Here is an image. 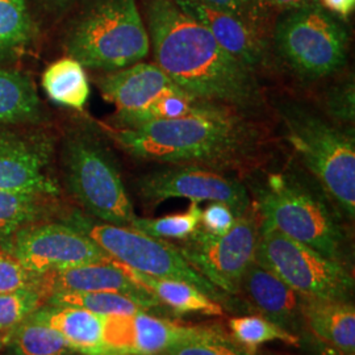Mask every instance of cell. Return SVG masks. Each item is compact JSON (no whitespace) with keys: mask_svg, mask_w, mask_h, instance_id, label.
Instances as JSON below:
<instances>
[{"mask_svg":"<svg viewBox=\"0 0 355 355\" xmlns=\"http://www.w3.org/2000/svg\"><path fill=\"white\" fill-rule=\"evenodd\" d=\"M120 263V262H119ZM130 279L146 292L153 295L162 306L178 315L200 313L207 316H223L224 309L205 293L187 282L178 279L155 278L132 270L120 263Z\"/></svg>","mask_w":355,"mask_h":355,"instance_id":"cell-21","label":"cell"},{"mask_svg":"<svg viewBox=\"0 0 355 355\" xmlns=\"http://www.w3.org/2000/svg\"><path fill=\"white\" fill-rule=\"evenodd\" d=\"M42 290L46 299L51 293L66 292H119L137 299L150 311L162 305L130 279L117 261L89 263L53 271L42 275Z\"/></svg>","mask_w":355,"mask_h":355,"instance_id":"cell-17","label":"cell"},{"mask_svg":"<svg viewBox=\"0 0 355 355\" xmlns=\"http://www.w3.org/2000/svg\"><path fill=\"white\" fill-rule=\"evenodd\" d=\"M44 6H46L48 8L58 11V10H64L66 7H69L74 0H40Z\"/></svg>","mask_w":355,"mask_h":355,"instance_id":"cell-40","label":"cell"},{"mask_svg":"<svg viewBox=\"0 0 355 355\" xmlns=\"http://www.w3.org/2000/svg\"><path fill=\"white\" fill-rule=\"evenodd\" d=\"M324 108L334 124L353 125L355 120V87L353 78H345L324 94Z\"/></svg>","mask_w":355,"mask_h":355,"instance_id":"cell-33","label":"cell"},{"mask_svg":"<svg viewBox=\"0 0 355 355\" xmlns=\"http://www.w3.org/2000/svg\"><path fill=\"white\" fill-rule=\"evenodd\" d=\"M103 98L116 108L114 117L139 112L167 95L184 92L154 62H137L111 71L98 82Z\"/></svg>","mask_w":355,"mask_h":355,"instance_id":"cell-16","label":"cell"},{"mask_svg":"<svg viewBox=\"0 0 355 355\" xmlns=\"http://www.w3.org/2000/svg\"><path fill=\"white\" fill-rule=\"evenodd\" d=\"M246 116L223 108L107 132L123 150L139 159L224 170L248 164L259 150L261 132Z\"/></svg>","mask_w":355,"mask_h":355,"instance_id":"cell-2","label":"cell"},{"mask_svg":"<svg viewBox=\"0 0 355 355\" xmlns=\"http://www.w3.org/2000/svg\"><path fill=\"white\" fill-rule=\"evenodd\" d=\"M105 355H116V354H105Z\"/></svg>","mask_w":355,"mask_h":355,"instance_id":"cell-42","label":"cell"},{"mask_svg":"<svg viewBox=\"0 0 355 355\" xmlns=\"http://www.w3.org/2000/svg\"><path fill=\"white\" fill-rule=\"evenodd\" d=\"M136 190L142 202L155 207L168 199H189L195 203L228 204L237 216L246 214L253 199L248 187L223 170L187 164H164L141 175Z\"/></svg>","mask_w":355,"mask_h":355,"instance_id":"cell-11","label":"cell"},{"mask_svg":"<svg viewBox=\"0 0 355 355\" xmlns=\"http://www.w3.org/2000/svg\"><path fill=\"white\" fill-rule=\"evenodd\" d=\"M202 208L199 203L191 202L190 207L184 212L173 214V215L146 218L136 217L130 228L136 229L144 234H148L154 239L161 240H177L184 241L192 236L200 227Z\"/></svg>","mask_w":355,"mask_h":355,"instance_id":"cell-28","label":"cell"},{"mask_svg":"<svg viewBox=\"0 0 355 355\" xmlns=\"http://www.w3.org/2000/svg\"><path fill=\"white\" fill-rule=\"evenodd\" d=\"M64 182L76 202L96 220L130 227L137 217L107 146L89 130H73L62 148Z\"/></svg>","mask_w":355,"mask_h":355,"instance_id":"cell-7","label":"cell"},{"mask_svg":"<svg viewBox=\"0 0 355 355\" xmlns=\"http://www.w3.org/2000/svg\"><path fill=\"white\" fill-rule=\"evenodd\" d=\"M261 223L253 204L224 234H211L199 227L178 249L220 291L237 295L243 274L255 261Z\"/></svg>","mask_w":355,"mask_h":355,"instance_id":"cell-10","label":"cell"},{"mask_svg":"<svg viewBox=\"0 0 355 355\" xmlns=\"http://www.w3.org/2000/svg\"><path fill=\"white\" fill-rule=\"evenodd\" d=\"M32 35L26 0H0V57L20 51Z\"/></svg>","mask_w":355,"mask_h":355,"instance_id":"cell-30","label":"cell"},{"mask_svg":"<svg viewBox=\"0 0 355 355\" xmlns=\"http://www.w3.org/2000/svg\"><path fill=\"white\" fill-rule=\"evenodd\" d=\"M255 261L303 296L350 300L354 291V278L345 263L283 234L263 220Z\"/></svg>","mask_w":355,"mask_h":355,"instance_id":"cell-9","label":"cell"},{"mask_svg":"<svg viewBox=\"0 0 355 355\" xmlns=\"http://www.w3.org/2000/svg\"><path fill=\"white\" fill-rule=\"evenodd\" d=\"M40 114V99L31 78L0 69V124L33 121Z\"/></svg>","mask_w":355,"mask_h":355,"instance_id":"cell-23","label":"cell"},{"mask_svg":"<svg viewBox=\"0 0 355 355\" xmlns=\"http://www.w3.org/2000/svg\"><path fill=\"white\" fill-rule=\"evenodd\" d=\"M239 216L229 207L228 204L220 202H209L202 209L200 228L211 234H224L233 227Z\"/></svg>","mask_w":355,"mask_h":355,"instance_id":"cell-35","label":"cell"},{"mask_svg":"<svg viewBox=\"0 0 355 355\" xmlns=\"http://www.w3.org/2000/svg\"><path fill=\"white\" fill-rule=\"evenodd\" d=\"M4 346L10 355L76 354L57 330L31 318L6 331Z\"/></svg>","mask_w":355,"mask_h":355,"instance_id":"cell-25","label":"cell"},{"mask_svg":"<svg viewBox=\"0 0 355 355\" xmlns=\"http://www.w3.org/2000/svg\"><path fill=\"white\" fill-rule=\"evenodd\" d=\"M0 249L38 275L112 261L98 243L66 223H32Z\"/></svg>","mask_w":355,"mask_h":355,"instance_id":"cell-12","label":"cell"},{"mask_svg":"<svg viewBox=\"0 0 355 355\" xmlns=\"http://www.w3.org/2000/svg\"><path fill=\"white\" fill-rule=\"evenodd\" d=\"M46 144H26L0 137V191L54 196L57 183L46 173Z\"/></svg>","mask_w":355,"mask_h":355,"instance_id":"cell-18","label":"cell"},{"mask_svg":"<svg viewBox=\"0 0 355 355\" xmlns=\"http://www.w3.org/2000/svg\"><path fill=\"white\" fill-rule=\"evenodd\" d=\"M204 3L217 7L220 10L228 11L230 13H234L237 16L242 17L243 20L252 23L255 26L263 29L270 33V31L261 24L257 11H255V4L254 0H203Z\"/></svg>","mask_w":355,"mask_h":355,"instance_id":"cell-37","label":"cell"},{"mask_svg":"<svg viewBox=\"0 0 355 355\" xmlns=\"http://www.w3.org/2000/svg\"><path fill=\"white\" fill-rule=\"evenodd\" d=\"M42 287V275L32 272L13 255L0 249V295Z\"/></svg>","mask_w":355,"mask_h":355,"instance_id":"cell-34","label":"cell"},{"mask_svg":"<svg viewBox=\"0 0 355 355\" xmlns=\"http://www.w3.org/2000/svg\"><path fill=\"white\" fill-rule=\"evenodd\" d=\"M240 292L259 316L299 338L306 331L302 311L303 295L266 266L254 261L242 277Z\"/></svg>","mask_w":355,"mask_h":355,"instance_id":"cell-15","label":"cell"},{"mask_svg":"<svg viewBox=\"0 0 355 355\" xmlns=\"http://www.w3.org/2000/svg\"><path fill=\"white\" fill-rule=\"evenodd\" d=\"M28 318L57 330L76 354H107L103 316L76 306L42 304Z\"/></svg>","mask_w":355,"mask_h":355,"instance_id":"cell-19","label":"cell"},{"mask_svg":"<svg viewBox=\"0 0 355 355\" xmlns=\"http://www.w3.org/2000/svg\"><path fill=\"white\" fill-rule=\"evenodd\" d=\"M287 141L343 215L355 216L354 133L296 103L279 108Z\"/></svg>","mask_w":355,"mask_h":355,"instance_id":"cell-4","label":"cell"},{"mask_svg":"<svg viewBox=\"0 0 355 355\" xmlns=\"http://www.w3.org/2000/svg\"><path fill=\"white\" fill-rule=\"evenodd\" d=\"M4 345H6V333L1 334V331H0V349L4 347Z\"/></svg>","mask_w":355,"mask_h":355,"instance_id":"cell-41","label":"cell"},{"mask_svg":"<svg viewBox=\"0 0 355 355\" xmlns=\"http://www.w3.org/2000/svg\"><path fill=\"white\" fill-rule=\"evenodd\" d=\"M300 346H304L306 355H355V352L343 350L320 341L308 330L300 337Z\"/></svg>","mask_w":355,"mask_h":355,"instance_id":"cell-38","label":"cell"},{"mask_svg":"<svg viewBox=\"0 0 355 355\" xmlns=\"http://www.w3.org/2000/svg\"><path fill=\"white\" fill-rule=\"evenodd\" d=\"M64 51L83 67L108 73L144 61L150 40L137 0H91L70 26Z\"/></svg>","mask_w":355,"mask_h":355,"instance_id":"cell-3","label":"cell"},{"mask_svg":"<svg viewBox=\"0 0 355 355\" xmlns=\"http://www.w3.org/2000/svg\"><path fill=\"white\" fill-rule=\"evenodd\" d=\"M104 318L107 354L158 355L168 347L211 334L217 327H190L149 312Z\"/></svg>","mask_w":355,"mask_h":355,"instance_id":"cell-13","label":"cell"},{"mask_svg":"<svg viewBox=\"0 0 355 355\" xmlns=\"http://www.w3.org/2000/svg\"><path fill=\"white\" fill-rule=\"evenodd\" d=\"M42 287L26 288L0 295V331H7L21 324L45 303Z\"/></svg>","mask_w":355,"mask_h":355,"instance_id":"cell-31","label":"cell"},{"mask_svg":"<svg viewBox=\"0 0 355 355\" xmlns=\"http://www.w3.org/2000/svg\"><path fill=\"white\" fill-rule=\"evenodd\" d=\"M316 3H320V0H254L257 16L267 29L271 19L275 20L282 13L291 12Z\"/></svg>","mask_w":355,"mask_h":355,"instance_id":"cell-36","label":"cell"},{"mask_svg":"<svg viewBox=\"0 0 355 355\" xmlns=\"http://www.w3.org/2000/svg\"><path fill=\"white\" fill-rule=\"evenodd\" d=\"M41 195L0 191V248L13 234L36 223L41 214Z\"/></svg>","mask_w":355,"mask_h":355,"instance_id":"cell-29","label":"cell"},{"mask_svg":"<svg viewBox=\"0 0 355 355\" xmlns=\"http://www.w3.org/2000/svg\"><path fill=\"white\" fill-rule=\"evenodd\" d=\"M320 4L328 12L343 19L352 16L354 12L355 0H320Z\"/></svg>","mask_w":355,"mask_h":355,"instance_id":"cell-39","label":"cell"},{"mask_svg":"<svg viewBox=\"0 0 355 355\" xmlns=\"http://www.w3.org/2000/svg\"><path fill=\"white\" fill-rule=\"evenodd\" d=\"M178 7L203 26L216 41L239 60L255 71L266 64L270 55V33L243 20L234 13L220 10L203 0H173Z\"/></svg>","mask_w":355,"mask_h":355,"instance_id":"cell-14","label":"cell"},{"mask_svg":"<svg viewBox=\"0 0 355 355\" xmlns=\"http://www.w3.org/2000/svg\"><path fill=\"white\" fill-rule=\"evenodd\" d=\"M98 243L112 259L142 274L187 282L218 304L228 302L220 291L191 266L177 245L154 239L130 227H119L96 221L80 214H73L64 221Z\"/></svg>","mask_w":355,"mask_h":355,"instance_id":"cell-8","label":"cell"},{"mask_svg":"<svg viewBox=\"0 0 355 355\" xmlns=\"http://www.w3.org/2000/svg\"><path fill=\"white\" fill-rule=\"evenodd\" d=\"M42 89L60 105L83 111L89 102V83L85 67L71 57L49 64L42 74Z\"/></svg>","mask_w":355,"mask_h":355,"instance_id":"cell-22","label":"cell"},{"mask_svg":"<svg viewBox=\"0 0 355 355\" xmlns=\"http://www.w3.org/2000/svg\"><path fill=\"white\" fill-rule=\"evenodd\" d=\"M44 304L76 306L99 316L135 315L152 311L137 299L119 292H66L51 293Z\"/></svg>","mask_w":355,"mask_h":355,"instance_id":"cell-26","label":"cell"},{"mask_svg":"<svg viewBox=\"0 0 355 355\" xmlns=\"http://www.w3.org/2000/svg\"><path fill=\"white\" fill-rule=\"evenodd\" d=\"M158 355H249L240 345L217 328L208 336L178 343Z\"/></svg>","mask_w":355,"mask_h":355,"instance_id":"cell-32","label":"cell"},{"mask_svg":"<svg viewBox=\"0 0 355 355\" xmlns=\"http://www.w3.org/2000/svg\"><path fill=\"white\" fill-rule=\"evenodd\" d=\"M263 221L283 234L343 263L345 233L327 200L290 173L268 174L252 184Z\"/></svg>","mask_w":355,"mask_h":355,"instance_id":"cell-5","label":"cell"},{"mask_svg":"<svg viewBox=\"0 0 355 355\" xmlns=\"http://www.w3.org/2000/svg\"><path fill=\"white\" fill-rule=\"evenodd\" d=\"M154 64L192 96L254 114L265 98L255 71L241 64L173 0H144Z\"/></svg>","mask_w":355,"mask_h":355,"instance_id":"cell-1","label":"cell"},{"mask_svg":"<svg viewBox=\"0 0 355 355\" xmlns=\"http://www.w3.org/2000/svg\"><path fill=\"white\" fill-rule=\"evenodd\" d=\"M305 328L322 343L355 352V306L350 300L303 296Z\"/></svg>","mask_w":355,"mask_h":355,"instance_id":"cell-20","label":"cell"},{"mask_svg":"<svg viewBox=\"0 0 355 355\" xmlns=\"http://www.w3.org/2000/svg\"><path fill=\"white\" fill-rule=\"evenodd\" d=\"M230 334L249 355H257V349L263 343L280 341L300 347V338L282 329L263 316H240L229 320Z\"/></svg>","mask_w":355,"mask_h":355,"instance_id":"cell-27","label":"cell"},{"mask_svg":"<svg viewBox=\"0 0 355 355\" xmlns=\"http://www.w3.org/2000/svg\"><path fill=\"white\" fill-rule=\"evenodd\" d=\"M223 108L230 107L202 101L187 92H180L157 99L139 112L123 117H114V124L116 128H135L158 120H171L190 114L215 112Z\"/></svg>","mask_w":355,"mask_h":355,"instance_id":"cell-24","label":"cell"},{"mask_svg":"<svg viewBox=\"0 0 355 355\" xmlns=\"http://www.w3.org/2000/svg\"><path fill=\"white\" fill-rule=\"evenodd\" d=\"M349 33L320 3L282 13L270 29V51L304 82L338 73L347 61Z\"/></svg>","mask_w":355,"mask_h":355,"instance_id":"cell-6","label":"cell"}]
</instances>
